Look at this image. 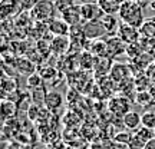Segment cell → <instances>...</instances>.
I'll return each instance as SVG.
<instances>
[{
  "label": "cell",
  "mask_w": 155,
  "mask_h": 149,
  "mask_svg": "<svg viewBox=\"0 0 155 149\" xmlns=\"http://www.w3.org/2000/svg\"><path fill=\"white\" fill-rule=\"evenodd\" d=\"M122 125H124L125 129L131 131V132L137 131L139 126H142L141 113H138V112H135V111H129L127 115L122 118Z\"/></svg>",
  "instance_id": "obj_12"
},
{
  "label": "cell",
  "mask_w": 155,
  "mask_h": 149,
  "mask_svg": "<svg viewBox=\"0 0 155 149\" xmlns=\"http://www.w3.org/2000/svg\"><path fill=\"white\" fill-rule=\"evenodd\" d=\"M83 33L86 36L88 40H99L106 33L105 28L101 20H95V22H86L83 24Z\"/></svg>",
  "instance_id": "obj_5"
},
{
  "label": "cell",
  "mask_w": 155,
  "mask_h": 149,
  "mask_svg": "<svg viewBox=\"0 0 155 149\" xmlns=\"http://www.w3.org/2000/svg\"><path fill=\"white\" fill-rule=\"evenodd\" d=\"M22 6L19 0H3L2 2V19L6 20L9 17H15L22 13Z\"/></svg>",
  "instance_id": "obj_9"
},
{
  "label": "cell",
  "mask_w": 155,
  "mask_h": 149,
  "mask_svg": "<svg viewBox=\"0 0 155 149\" xmlns=\"http://www.w3.org/2000/svg\"><path fill=\"white\" fill-rule=\"evenodd\" d=\"M135 102H137V105H141L144 108L148 105H154V99H152L151 90H139V92H137Z\"/></svg>",
  "instance_id": "obj_19"
},
{
  "label": "cell",
  "mask_w": 155,
  "mask_h": 149,
  "mask_svg": "<svg viewBox=\"0 0 155 149\" xmlns=\"http://www.w3.org/2000/svg\"><path fill=\"white\" fill-rule=\"evenodd\" d=\"M116 34H118L127 44L137 43V40H138V37H139L138 29L132 28V26H129L127 23H121V26L118 29V33Z\"/></svg>",
  "instance_id": "obj_8"
},
{
  "label": "cell",
  "mask_w": 155,
  "mask_h": 149,
  "mask_svg": "<svg viewBox=\"0 0 155 149\" xmlns=\"http://www.w3.org/2000/svg\"><path fill=\"white\" fill-rule=\"evenodd\" d=\"M118 17L122 23H127L132 28H142L144 23V11H142V6L134 2V0H125L121 5Z\"/></svg>",
  "instance_id": "obj_1"
},
{
  "label": "cell",
  "mask_w": 155,
  "mask_h": 149,
  "mask_svg": "<svg viewBox=\"0 0 155 149\" xmlns=\"http://www.w3.org/2000/svg\"><path fill=\"white\" fill-rule=\"evenodd\" d=\"M89 52L95 55L98 59L99 57H109L108 56V44H106V40L104 42L102 39L99 40H94V43H92V47L89 49Z\"/></svg>",
  "instance_id": "obj_17"
},
{
  "label": "cell",
  "mask_w": 155,
  "mask_h": 149,
  "mask_svg": "<svg viewBox=\"0 0 155 149\" xmlns=\"http://www.w3.org/2000/svg\"><path fill=\"white\" fill-rule=\"evenodd\" d=\"M98 5L105 15H118L121 9V3H118L116 0H98Z\"/></svg>",
  "instance_id": "obj_18"
},
{
  "label": "cell",
  "mask_w": 155,
  "mask_h": 149,
  "mask_svg": "<svg viewBox=\"0 0 155 149\" xmlns=\"http://www.w3.org/2000/svg\"><path fill=\"white\" fill-rule=\"evenodd\" d=\"M112 146H114V142L104 141V142H95V144H92L91 149H112Z\"/></svg>",
  "instance_id": "obj_27"
},
{
  "label": "cell",
  "mask_w": 155,
  "mask_h": 149,
  "mask_svg": "<svg viewBox=\"0 0 155 149\" xmlns=\"http://www.w3.org/2000/svg\"><path fill=\"white\" fill-rule=\"evenodd\" d=\"M112 149H129V146H128V145H124V144H115V142H114Z\"/></svg>",
  "instance_id": "obj_29"
},
{
  "label": "cell",
  "mask_w": 155,
  "mask_h": 149,
  "mask_svg": "<svg viewBox=\"0 0 155 149\" xmlns=\"http://www.w3.org/2000/svg\"><path fill=\"white\" fill-rule=\"evenodd\" d=\"M151 93H152V99H154V105H155V88L151 89Z\"/></svg>",
  "instance_id": "obj_32"
},
{
  "label": "cell",
  "mask_w": 155,
  "mask_h": 149,
  "mask_svg": "<svg viewBox=\"0 0 155 149\" xmlns=\"http://www.w3.org/2000/svg\"><path fill=\"white\" fill-rule=\"evenodd\" d=\"M49 26V32L55 36H69L71 34V26L69 23H66L62 17H55L52 22L48 23Z\"/></svg>",
  "instance_id": "obj_10"
},
{
  "label": "cell",
  "mask_w": 155,
  "mask_h": 149,
  "mask_svg": "<svg viewBox=\"0 0 155 149\" xmlns=\"http://www.w3.org/2000/svg\"><path fill=\"white\" fill-rule=\"evenodd\" d=\"M7 149H22V146L17 144V142H10V145L7 146Z\"/></svg>",
  "instance_id": "obj_30"
},
{
  "label": "cell",
  "mask_w": 155,
  "mask_h": 149,
  "mask_svg": "<svg viewBox=\"0 0 155 149\" xmlns=\"http://www.w3.org/2000/svg\"><path fill=\"white\" fill-rule=\"evenodd\" d=\"M127 76H129V67L124 63H114V66L111 69V77L112 80L116 82H124Z\"/></svg>",
  "instance_id": "obj_15"
},
{
  "label": "cell",
  "mask_w": 155,
  "mask_h": 149,
  "mask_svg": "<svg viewBox=\"0 0 155 149\" xmlns=\"http://www.w3.org/2000/svg\"><path fill=\"white\" fill-rule=\"evenodd\" d=\"M56 10L58 7L53 0H39V3L32 9L30 15L35 22L49 23L56 17Z\"/></svg>",
  "instance_id": "obj_2"
},
{
  "label": "cell",
  "mask_w": 155,
  "mask_h": 149,
  "mask_svg": "<svg viewBox=\"0 0 155 149\" xmlns=\"http://www.w3.org/2000/svg\"><path fill=\"white\" fill-rule=\"evenodd\" d=\"M62 103H63V96L61 92L58 90H50L46 93V99H45V106L46 109L50 112H56L58 109H61Z\"/></svg>",
  "instance_id": "obj_11"
},
{
  "label": "cell",
  "mask_w": 155,
  "mask_h": 149,
  "mask_svg": "<svg viewBox=\"0 0 155 149\" xmlns=\"http://www.w3.org/2000/svg\"><path fill=\"white\" fill-rule=\"evenodd\" d=\"M141 122H142V126L155 129V112L147 111L144 113H141Z\"/></svg>",
  "instance_id": "obj_22"
},
{
  "label": "cell",
  "mask_w": 155,
  "mask_h": 149,
  "mask_svg": "<svg viewBox=\"0 0 155 149\" xmlns=\"http://www.w3.org/2000/svg\"><path fill=\"white\" fill-rule=\"evenodd\" d=\"M106 44H108V56L109 57H116L124 53H127V43L122 40L118 34L114 36H108L106 39Z\"/></svg>",
  "instance_id": "obj_6"
},
{
  "label": "cell",
  "mask_w": 155,
  "mask_h": 149,
  "mask_svg": "<svg viewBox=\"0 0 155 149\" xmlns=\"http://www.w3.org/2000/svg\"><path fill=\"white\" fill-rule=\"evenodd\" d=\"M108 111L115 116H124L131 111V102L125 96H114L108 103Z\"/></svg>",
  "instance_id": "obj_3"
},
{
  "label": "cell",
  "mask_w": 155,
  "mask_h": 149,
  "mask_svg": "<svg viewBox=\"0 0 155 149\" xmlns=\"http://www.w3.org/2000/svg\"><path fill=\"white\" fill-rule=\"evenodd\" d=\"M145 149H155V138H152L151 141H148V142H147Z\"/></svg>",
  "instance_id": "obj_28"
},
{
  "label": "cell",
  "mask_w": 155,
  "mask_h": 149,
  "mask_svg": "<svg viewBox=\"0 0 155 149\" xmlns=\"http://www.w3.org/2000/svg\"><path fill=\"white\" fill-rule=\"evenodd\" d=\"M81 6V16H82L83 22H95V20H101L104 17V10L101 9L98 2L95 3H86V5H79Z\"/></svg>",
  "instance_id": "obj_4"
},
{
  "label": "cell",
  "mask_w": 155,
  "mask_h": 149,
  "mask_svg": "<svg viewBox=\"0 0 155 149\" xmlns=\"http://www.w3.org/2000/svg\"><path fill=\"white\" fill-rule=\"evenodd\" d=\"M69 44H71V39L68 36H55L50 42V50L55 55H63L66 53Z\"/></svg>",
  "instance_id": "obj_13"
},
{
  "label": "cell",
  "mask_w": 155,
  "mask_h": 149,
  "mask_svg": "<svg viewBox=\"0 0 155 149\" xmlns=\"http://www.w3.org/2000/svg\"><path fill=\"white\" fill-rule=\"evenodd\" d=\"M96 62H98V57L95 55H92L89 50H85L82 55H81L79 65H81V67H82L83 70H91V69H95Z\"/></svg>",
  "instance_id": "obj_16"
},
{
  "label": "cell",
  "mask_w": 155,
  "mask_h": 149,
  "mask_svg": "<svg viewBox=\"0 0 155 149\" xmlns=\"http://www.w3.org/2000/svg\"><path fill=\"white\" fill-rule=\"evenodd\" d=\"M145 145H147V141L144 138H141L139 135L132 132V138L128 144L129 149H145Z\"/></svg>",
  "instance_id": "obj_24"
},
{
  "label": "cell",
  "mask_w": 155,
  "mask_h": 149,
  "mask_svg": "<svg viewBox=\"0 0 155 149\" xmlns=\"http://www.w3.org/2000/svg\"><path fill=\"white\" fill-rule=\"evenodd\" d=\"M81 5H86V3H95V2H98V0H78Z\"/></svg>",
  "instance_id": "obj_31"
},
{
  "label": "cell",
  "mask_w": 155,
  "mask_h": 149,
  "mask_svg": "<svg viewBox=\"0 0 155 149\" xmlns=\"http://www.w3.org/2000/svg\"><path fill=\"white\" fill-rule=\"evenodd\" d=\"M132 138V132L131 131H119L118 133H115L114 136H112V142H115V144H124V145H128L129 144V141Z\"/></svg>",
  "instance_id": "obj_21"
},
{
  "label": "cell",
  "mask_w": 155,
  "mask_h": 149,
  "mask_svg": "<svg viewBox=\"0 0 155 149\" xmlns=\"http://www.w3.org/2000/svg\"><path fill=\"white\" fill-rule=\"evenodd\" d=\"M2 112H3L5 118H12V116L16 115L17 105L15 102H7V100H5V102L2 103Z\"/></svg>",
  "instance_id": "obj_23"
},
{
  "label": "cell",
  "mask_w": 155,
  "mask_h": 149,
  "mask_svg": "<svg viewBox=\"0 0 155 149\" xmlns=\"http://www.w3.org/2000/svg\"><path fill=\"white\" fill-rule=\"evenodd\" d=\"M16 69L19 72L26 73V75H33L35 65L29 59H26V57H19L16 60Z\"/></svg>",
  "instance_id": "obj_20"
},
{
  "label": "cell",
  "mask_w": 155,
  "mask_h": 149,
  "mask_svg": "<svg viewBox=\"0 0 155 149\" xmlns=\"http://www.w3.org/2000/svg\"><path fill=\"white\" fill-rule=\"evenodd\" d=\"M42 76H39V75H30L28 79V86L29 89H38V88H42Z\"/></svg>",
  "instance_id": "obj_25"
},
{
  "label": "cell",
  "mask_w": 155,
  "mask_h": 149,
  "mask_svg": "<svg viewBox=\"0 0 155 149\" xmlns=\"http://www.w3.org/2000/svg\"><path fill=\"white\" fill-rule=\"evenodd\" d=\"M61 17L65 20L66 23H69V26H78L81 20H82V16H81V6L79 5H69L68 7H65L63 10L61 11Z\"/></svg>",
  "instance_id": "obj_7"
},
{
  "label": "cell",
  "mask_w": 155,
  "mask_h": 149,
  "mask_svg": "<svg viewBox=\"0 0 155 149\" xmlns=\"http://www.w3.org/2000/svg\"><path fill=\"white\" fill-rule=\"evenodd\" d=\"M154 133H155V129H154Z\"/></svg>",
  "instance_id": "obj_33"
},
{
  "label": "cell",
  "mask_w": 155,
  "mask_h": 149,
  "mask_svg": "<svg viewBox=\"0 0 155 149\" xmlns=\"http://www.w3.org/2000/svg\"><path fill=\"white\" fill-rule=\"evenodd\" d=\"M19 2L23 11H32V9L39 3V0H19Z\"/></svg>",
  "instance_id": "obj_26"
},
{
  "label": "cell",
  "mask_w": 155,
  "mask_h": 149,
  "mask_svg": "<svg viewBox=\"0 0 155 149\" xmlns=\"http://www.w3.org/2000/svg\"><path fill=\"white\" fill-rule=\"evenodd\" d=\"M101 22L104 24L108 36H114L115 33H118V29L121 26L119 17H116L115 15H104V17L101 19Z\"/></svg>",
  "instance_id": "obj_14"
}]
</instances>
